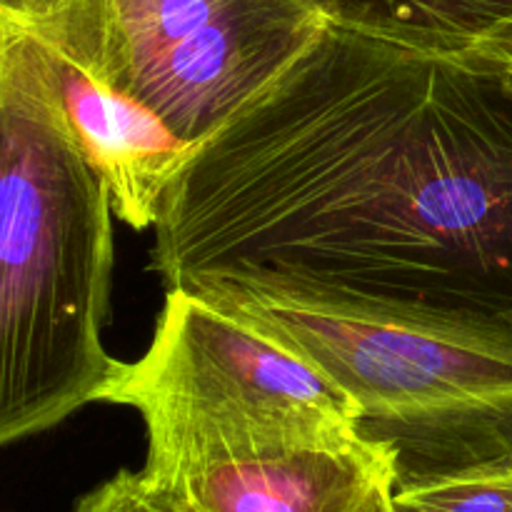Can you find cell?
Returning <instances> with one entry per match:
<instances>
[{
    "label": "cell",
    "instance_id": "cell-1",
    "mask_svg": "<svg viewBox=\"0 0 512 512\" xmlns=\"http://www.w3.org/2000/svg\"><path fill=\"white\" fill-rule=\"evenodd\" d=\"M165 290L512 328V78L330 25L160 198Z\"/></svg>",
    "mask_w": 512,
    "mask_h": 512
},
{
    "label": "cell",
    "instance_id": "cell-2",
    "mask_svg": "<svg viewBox=\"0 0 512 512\" xmlns=\"http://www.w3.org/2000/svg\"><path fill=\"white\" fill-rule=\"evenodd\" d=\"M113 203L0 45V448L103 395Z\"/></svg>",
    "mask_w": 512,
    "mask_h": 512
},
{
    "label": "cell",
    "instance_id": "cell-3",
    "mask_svg": "<svg viewBox=\"0 0 512 512\" xmlns=\"http://www.w3.org/2000/svg\"><path fill=\"white\" fill-rule=\"evenodd\" d=\"M313 365L388 443L400 480L512 453V328L433 325L278 298L240 285L190 290Z\"/></svg>",
    "mask_w": 512,
    "mask_h": 512
},
{
    "label": "cell",
    "instance_id": "cell-4",
    "mask_svg": "<svg viewBox=\"0 0 512 512\" xmlns=\"http://www.w3.org/2000/svg\"><path fill=\"white\" fill-rule=\"evenodd\" d=\"M103 403L135 408L148 455H233L345 448L353 405L313 365L240 315L190 290H168L153 343L120 363Z\"/></svg>",
    "mask_w": 512,
    "mask_h": 512
},
{
    "label": "cell",
    "instance_id": "cell-5",
    "mask_svg": "<svg viewBox=\"0 0 512 512\" xmlns=\"http://www.w3.org/2000/svg\"><path fill=\"white\" fill-rule=\"evenodd\" d=\"M330 25L335 0H95L48 40L198 148Z\"/></svg>",
    "mask_w": 512,
    "mask_h": 512
},
{
    "label": "cell",
    "instance_id": "cell-6",
    "mask_svg": "<svg viewBox=\"0 0 512 512\" xmlns=\"http://www.w3.org/2000/svg\"><path fill=\"white\" fill-rule=\"evenodd\" d=\"M140 478L168 512H395L400 465L363 435L345 448L148 455Z\"/></svg>",
    "mask_w": 512,
    "mask_h": 512
},
{
    "label": "cell",
    "instance_id": "cell-7",
    "mask_svg": "<svg viewBox=\"0 0 512 512\" xmlns=\"http://www.w3.org/2000/svg\"><path fill=\"white\" fill-rule=\"evenodd\" d=\"M0 20V45L23 65L85 163L108 185L118 220L133 230L153 228L160 198L193 145L183 143L163 118L105 83L58 43Z\"/></svg>",
    "mask_w": 512,
    "mask_h": 512
},
{
    "label": "cell",
    "instance_id": "cell-8",
    "mask_svg": "<svg viewBox=\"0 0 512 512\" xmlns=\"http://www.w3.org/2000/svg\"><path fill=\"white\" fill-rule=\"evenodd\" d=\"M335 25L488 73L512 53V0H335Z\"/></svg>",
    "mask_w": 512,
    "mask_h": 512
},
{
    "label": "cell",
    "instance_id": "cell-9",
    "mask_svg": "<svg viewBox=\"0 0 512 512\" xmlns=\"http://www.w3.org/2000/svg\"><path fill=\"white\" fill-rule=\"evenodd\" d=\"M395 512H512V453L473 468L403 478Z\"/></svg>",
    "mask_w": 512,
    "mask_h": 512
},
{
    "label": "cell",
    "instance_id": "cell-10",
    "mask_svg": "<svg viewBox=\"0 0 512 512\" xmlns=\"http://www.w3.org/2000/svg\"><path fill=\"white\" fill-rule=\"evenodd\" d=\"M93 3L95 0H0V18L55 38L73 28Z\"/></svg>",
    "mask_w": 512,
    "mask_h": 512
},
{
    "label": "cell",
    "instance_id": "cell-11",
    "mask_svg": "<svg viewBox=\"0 0 512 512\" xmlns=\"http://www.w3.org/2000/svg\"><path fill=\"white\" fill-rule=\"evenodd\" d=\"M73 512H168V508L145 488L140 473L120 470L108 483L83 495Z\"/></svg>",
    "mask_w": 512,
    "mask_h": 512
},
{
    "label": "cell",
    "instance_id": "cell-12",
    "mask_svg": "<svg viewBox=\"0 0 512 512\" xmlns=\"http://www.w3.org/2000/svg\"><path fill=\"white\" fill-rule=\"evenodd\" d=\"M505 75H512V53H510V60H508V68H505Z\"/></svg>",
    "mask_w": 512,
    "mask_h": 512
},
{
    "label": "cell",
    "instance_id": "cell-13",
    "mask_svg": "<svg viewBox=\"0 0 512 512\" xmlns=\"http://www.w3.org/2000/svg\"><path fill=\"white\" fill-rule=\"evenodd\" d=\"M0 30H3V20H0Z\"/></svg>",
    "mask_w": 512,
    "mask_h": 512
},
{
    "label": "cell",
    "instance_id": "cell-14",
    "mask_svg": "<svg viewBox=\"0 0 512 512\" xmlns=\"http://www.w3.org/2000/svg\"><path fill=\"white\" fill-rule=\"evenodd\" d=\"M510 78H512V75H510Z\"/></svg>",
    "mask_w": 512,
    "mask_h": 512
}]
</instances>
